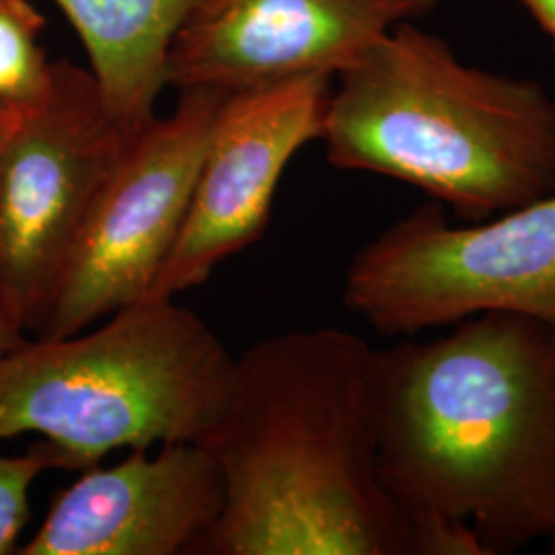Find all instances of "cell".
Returning <instances> with one entry per match:
<instances>
[{
	"instance_id": "cell-10",
	"label": "cell",
	"mask_w": 555,
	"mask_h": 555,
	"mask_svg": "<svg viewBox=\"0 0 555 555\" xmlns=\"http://www.w3.org/2000/svg\"><path fill=\"white\" fill-rule=\"evenodd\" d=\"M224 506L222 477L199 442L130 451L54 498L21 555H198Z\"/></svg>"
},
{
	"instance_id": "cell-2",
	"label": "cell",
	"mask_w": 555,
	"mask_h": 555,
	"mask_svg": "<svg viewBox=\"0 0 555 555\" xmlns=\"http://www.w3.org/2000/svg\"><path fill=\"white\" fill-rule=\"evenodd\" d=\"M371 360L336 327L263 337L235 358L199 442L224 506L198 555H414L378 479Z\"/></svg>"
},
{
	"instance_id": "cell-17",
	"label": "cell",
	"mask_w": 555,
	"mask_h": 555,
	"mask_svg": "<svg viewBox=\"0 0 555 555\" xmlns=\"http://www.w3.org/2000/svg\"><path fill=\"white\" fill-rule=\"evenodd\" d=\"M547 543H550V547H552V552H554V554H555V535L552 537V539H550V541H547Z\"/></svg>"
},
{
	"instance_id": "cell-11",
	"label": "cell",
	"mask_w": 555,
	"mask_h": 555,
	"mask_svg": "<svg viewBox=\"0 0 555 555\" xmlns=\"http://www.w3.org/2000/svg\"><path fill=\"white\" fill-rule=\"evenodd\" d=\"M79 34L107 109L130 128L157 118L167 60L196 0H54Z\"/></svg>"
},
{
	"instance_id": "cell-1",
	"label": "cell",
	"mask_w": 555,
	"mask_h": 555,
	"mask_svg": "<svg viewBox=\"0 0 555 555\" xmlns=\"http://www.w3.org/2000/svg\"><path fill=\"white\" fill-rule=\"evenodd\" d=\"M373 348L378 479L414 555H511L555 535V325L488 311Z\"/></svg>"
},
{
	"instance_id": "cell-15",
	"label": "cell",
	"mask_w": 555,
	"mask_h": 555,
	"mask_svg": "<svg viewBox=\"0 0 555 555\" xmlns=\"http://www.w3.org/2000/svg\"><path fill=\"white\" fill-rule=\"evenodd\" d=\"M555 48V0H522Z\"/></svg>"
},
{
	"instance_id": "cell-12",
	"label": "cell",
	"mask_w": 555,
	"mask_h": 555,
	"mask_svg": "<svg viewBox=\"0 0 555 555\" xmlns=\"http://www.w3.org/2000/svg\"><path fill=\"white\" fill-rule=\"evenodd\" d=\"M46 21L29 0H0V100L25 107L50 80L40 38Z\"/></svg>"
},
{
	"instance_id": "cell-16",
	"label": "cell",
	"mask_w": 555,
	"mask_h": 555,
	"mask_svg": "<svg viewBox=\"0 0 555 555\" xmlns=\"http://www.w3.org/2000/svg\"><path fill=\"white\" fill-rule=\"evenodd\" d=\"M21 107L11 105L7 101L0 100V169H2V157H4V149L9 144V139L17 126L20 119Z\"/></svg>"
},
{
	"instance_id": "cell-7",
	"label": "cell",
	"mask_w": 555,
	"mask_h": 555,
	"mask_svg": "<svg viewBox=\"0 0 555 555\" xmlns=\"http://www.w3.org/2000/svg\"><path fill=\"white\" fill-rule=\"evenodd\" d=\"M227 95L185 89L169 116L140 132L85 224L38 337L79 334L149 295L178 243Z\"/></svg>"
},
{
	"instance_id": "cell-9",
	"label": "cell",
	"mask_w": 555,
	"mask_h": 555,
	"mask_svg": "<svg viewBox=\"0 0 555 555\" xmlns=\"http://www.w3.org/2000/svg\"><path fill=\"white\" fill-rule=\"evenodd\" d=\"M438 0H196L167 60V85L241 93L334 77Z\"/></svg>"
},
{
	"instance_id": "cell-3",
	"label": "cell",
	"mask_w": 555,
	"mask_h": 555,
	"mask_svg": "<svg viewBox=\"0 0 555 555\" xmlns=\"http://www.w3.org/2000/svg\"><path fill=\"white\" fill-rule=\"evenodd\" d=\"M327 160L422 190L459 222L492 219L555 190V100L533 79L456 59L401 23L336 77Z\"/></svg>"
},
{
	"instance_id": "cell-8",
	"label": "cell",
	"mask_w": 555,
	"mask_h": 555,
	"mask_svg": "<svg viewBox=\"0 0 555 555\" xmlns=\"http://www.w3.org/2000/svg\"><path fill=\"white\" fill-rule=\"evenodd\" d=\"M334 77L231 93L220 107L178 243L144 298H176L256 243L288 163L321 139Z\"/></svg>"
},
{
	"instance_id": "cell-6",
	"label": "cell",
	"mask_w": 555,
	"mask_h": 555,
	"mask_svg": "<svg viewBox=\"0 0 555 555\" xmlns=\"http://www.w3.org/2000/svg\"><path fill=\"white\" fill-rule=\"evenodd\" d=\"M142 130L114 118L89 68L68 60L52 62L43 93L21 107L0 169V284L29 332Z\"/></svg>"
},
{
	"instance_id": "cell-13",
	"label": "cell",
	"mask_w": 555,
	"mask_h": 555,
	"mask_svg": "<svg viewBox=\"0 0 555 555\" xmlns=\"http://www.w3.org/2000/svg\"><path fill=\"white\" fill-rule=\"evenodd\" d=\"M48 469H62V463L43 440L25 455H0V555L17 554L29 520L31 488Z\"/></svg>"
},
{
	"instance_id": "cell-5",
	"label": "cell",
	"mask_w": 555,
	"mask_h": 555,
	"mask_svg": "<svg viewBox=\"0 0 555 555\" xmlns=\"http://www.w3.org/2000/svg\"><path fill=\"white\" fill-rule=\"evenodd\" d=\"M341 297L380 336L488 311L555 325V190L479 222L453 224L442 204H420L358 249Z\"/></svg>"
},
{
	"instance_id": "cell-4",
	"label": "cell",
	"mask_w": 555,
	"mask_h": 555,
	"mask_svg": "<svg viewBox=\"0 0 555 555\" xmlns=\"http://www.w3.org/2000/svg\"><path fill=\"white\" fill-rule=\"evenodd\" d=\"M233 366L198 313L176 298H142L100 327L27 337L0 358V440L38 435L75 472L119 449L202 442Z\"/></svg>"
},
{
	"instance_id": "cell-14",
	"label": "cell",
	"mask_w": 555,
	"mask_h": 555,
	"mask_svg": "<svg viewBox=\"0 0 555 555\" xmlns=\"http://www.w3.org/2000/svg\"><path fill=\"white\" fill-rule=\"evenodd\" d=\"M25 334H29L25 319L21 315L15 300L0 284V358L17 348L23 339H27Z\"/></svg>"
}]
</instances>
